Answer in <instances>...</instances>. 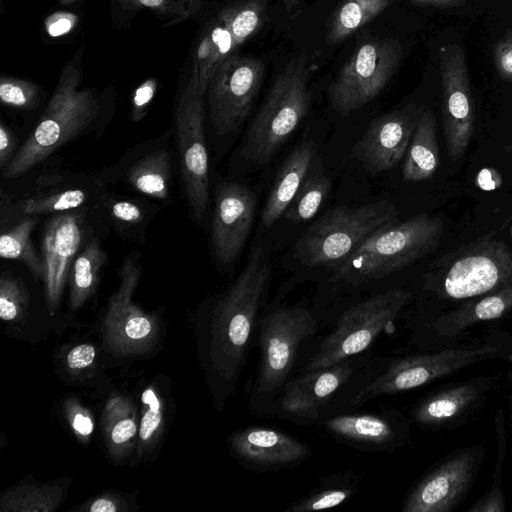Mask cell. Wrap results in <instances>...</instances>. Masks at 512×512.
<instances>
[{
	"label": "cell",
	"mask_w": 512,
	"mask_h": 512,
	"mask_svg": "<svg viewBox=\"0 0 512 512\" xmlns=\"http://www.w3.org/2000/svg\"><path fill=\"white\" fill-rule=\"evenodd\" d=\"M114 219L124 223H137L142 218L140 207L130 201L120 200L113 203L110 209Z\"/></svg>",
	"instance_id": "7bdbcfd3"
},
{
	"label": "cell",
	"mask_w": 512,
	"mask_h": 512,
	"mask_svg": "<svg viewBox=\"0 0 512 512\" xmlns=\"http://www.w3.org/2000/svg\"><path fill=\"white\" fill-rule=\"evenodd\" d=\"M316 156L315 143L306 140L297 146L282 163L262 211L261 220L264 227L270 228L283 216Z\"/></svg>",
	"instance_id": "7402d4cb"
},
{
	"label": "cell",
	"mask_w": 512,
	"mask_h": 512,
	"mask_svg": "<svg viewBox=\"0 0 512 512\" xmlns=\"http://www.w3.org/2000/svg\"><path fill=\"white\" fill-rule=\"evenodd\" d=\"M260 361L250 395V408L260 415L272 413L283 386L290 380L301 344L316 327L302 307L278 308L259 319Z\"/></svg>",
	"instance_id": "5b68a950"
},
{
	"label": "cell",
	"mask_w": 512,
	"mask_h": 512,
	"mask_svg": "<svg viewBox=\"0 0 512 512\" xmlns=\"http://www.w3.org/2000/svg\"><path fill=\"white\" fill-rule=\"evenodd\" d=\"M479 447L462 449L424 475L403 500V512H447L469 492L481 459Z\"/></svg>",
	"instance_id": "4fadbf2b"
},
{
	"label": "cell",
	"mask_w": 512,
	"mask_h": 512,
	"mask_svg": "<svg viewBox=\"0 0 512 512\" xmlns=\"http://www.w3.org/2000/svg\"><path fill=\"white\" fill-rule=\"evenodd\" d=\"M493 61L498 75L504 80L512 81V31L494 45Z\"/></svg>",
	"instance_id": "74e56055"
},
{
	"label": "cell",
	"mask_w": 512,
	"mask_h": 512,
	"mask_svg": "<svg viewBox=\"0 0 512 512\" xmlns=\"http://www.w3.org/2000/svg\"><path fill=\"white\" fill-rule=\"evenodd\" d=\"M508 381H509V387H510V410H511V427H512V367L508 373Z\"/></svg>",
	"instance_id": "c3c4849f"
},
{
	"label": "cell",
	"mask_w": 512,
	"mask_h": 512,
	"mask_svg": "<svg viewBox=\"0 0 512 512\" xmlns=\"http://www.w3.org/2000/svg\"><path fill=\"white\" fill-rule=\"evenodd\" d=\"M339 442L365 451H391L406 440L409 427L396 412L340 414L323 421Z\"/></svg>",
	"instance_id": "ffe728a7"
},
{
	"label": "cell",
	"mask_w": 512,
	"mask_h": 512,
	"mask_svg": "<svg viewBox=\"0 0 512 512\" xmlns=\"http://www.w3.org/2000/svg\"><path fill=\"white\" fill-rule=\"evenodd\" d=\"M488 384L467 382L431 394L414 406L411 419L422 427L446 424L479 401Z\"/></svg>",
	"instance_id": "603a6c76"
},
{
	"label": "cell",
	"mask_w": 512,
	"mask_h": 512,
	"mask_svg": "<svg viewBox=\"0 0 512 512\" xmlns=\"http://www.w3.org/2000/svg\"><path fill=\"white\" fill-rule=\"evenodd\" d=\"M419 5H432L436 7H452L462 4L465 0H409Z\"/></svg>",
	"instance_id": "7dc6e473"
},
{
	"label": "cell",
	"mask_w": 512,
	"mask_h": 512,
	"mask_svg": "<svg viewBox=\"0 0 512 512\" xmlns=\"http://www.w3.org/2000/svg\"><path fill=\"white\" fill-rule=\"evenodd\" d=\"M86 201V194L81 189H67L42 197H35L22 204L25 214H48L68 211L81 206Z\"/></svg>",
	"instance_id": "836d02e7"
},
{
	"label": "cell",
	"mask_w": 512,
	"mask_h": 512,
	"mask_svg": "<svg viewBox=\"0 0 512 512\" xmlns=\"http://www.w3.org/2000/svg\"><path fill=\"white\" fill-rule=\"evenodd\" d=\"M140 266L130 257L120 267V283L111 297L104 319L106 344L119 353H135L152 341L155 326L152 317L132 301L140 279Z\"/></svg>",
	"instance_id": "2e32d148"
},
{
	"label": "cell",
	"mask_w": 512,
	"mask_h": 512,
	"mask_svg": "<svg viewBox=\"0 0 512 512\" xmlns=\"http://www.w3.org/2000/svg\"><path fill=\"white\" fill-rule=\"evenodd\" d=\"M424 275L425 285L442 298L482 296L512 283V250L485 235L443 256Z\"/></svg>",
	"instance_id": "8992f818"
},
{
	"label": "cell",
	"mask_w": 512,
	"mask_h": 512,
	"mask_svg": "<svg viewBox=\"0 0 512 512\" xmlns=\"http://www.w3.org/2000/svg\"><path fill=\"white\" fill-rule=\"evenodd\" d=\"M154 95V87L150 83L140 86L133 99V119L140 120L145 115V107L151 101Z\"/></svg>",
	"instance_id": "ee69618b"
},
{
	"label": "cell",
	"mask_w": 512,
	"mask_h": 512,
	"mask_svg": "<svg viewBox=\"0 0 512 512\" xmlns=\"http://www.w3.org/2000/svg\"><path fill=\"white\" fill-rule=\"evenodd\" d=\"M176 134L186 199L193 215L201 219L209 199L208 154L201 93L189 92L178 109Z\"/></svg>",
	"instance_id": "5bb4252c"
},
{
	"label": "cell",
	"mask_w": 512,
	"mask_h": 512,
	"mask_svg": "<svg viewBox=\"0 0 512 512\" xmlns=\"http://www.w3.org/2000/svg\"><path fill=\"white\" fill-rule=\"evenodd\" d=\"M0 98L7 105L26 108L33 103L34 91L27 85L2 82L0 85Z\"/></svg>",
	"instance_id": "f35d334b"
},
{
	"label": "cell",
	"mask_w": 512,
	"mask_h": 512,
	"mask_svg": "<svg viewBox=\"0 0 512 512\" xmlns=\"http://www.w3.org/2000/svg\"><path fill=\"white\" fill-rule=\"evenodd\" d=\"M27 291L24 284L9 273L0 279V317L4 321H13L27 306Z\"/></svg>",
	"instance_id": "d590c367"
},
{
	"label": "cell",
	"mask_w": 512,
	"mask_h": 512,
	"mask_svg": "<svg viewBox=\"0 0 512 512\" xmlns=\"http://www.w3.org/2000/svg\"><path fill=\"white\" fill-rule=\"evenodd\" d=\"M309 72L307 57L302 55L278 74L247 131L241 147L243 158L263 165L295 132L310 106Z\"/></svg>",
	"instance_id": "277c9868"
},
{
	"label": "cell",
	"mask_w": 512,
	"mask_h": 512,
	"mask_svg": "<svg viewBox=\"0 0 512 512\" xmlns=\"http://www.w3.org/2000/svg\"><path fill=\"white\" fill-rule=\"evenodd\" d=\"M97 113V103L87 92H76L71 84L54 95L36 127L2 171L13 179L48 158L59 147L85 131Z\"/></svg>",
	"instance_id": "52a82bcc"
},
{
	"label": "cell",
	"mask_w": 512,
	"mask_h": 512,
	"mask_svg": "<svg viewBox=\"0 0 512 512\" xmlns=\"http://www.w3.org/2000/svg\"><path fill=\"white\" fill-rule=\"evenodd\" d=\"M264 64L247 56H232L214 73L210 115L217 134L235 132L250 113L263 80Z\"/></svg>",
	"instance_id": "8fae6325"
},
{
	"label": "cell",
	"mask_w": 512,
	"mask_h": 512,
	"mask_svg": "<svg viewBox=\"0 0 512 512\" xmlns=\"http://www.w3.org/2000/svg\"><path fill=\"white\" fill-rule=\"evenodd\" d=\"M143 5L149 7H157L162 4L163 0H139Z\"/></svg>",
	"instance_id": "681fc988"
},
{
	"label": "cell",
	"mask_w": 512,
	"mask_h": 512,
	"mask_svg": "<svg viewBox=\"0 0 512 512\" xmlns=\"http://www.w3.org/2000/svg\"><path fill=\"white\" fill-rule=\"evenodd\" d=\"M498 353L499 348L496 346H483L396 359L354 395L351 405L361 406L380 396L397 394L426 385L460 369L490 359Z\"/></svg>",
	"instance_id": "30bf717a"
},
{
	"label": "cell",
	"mask_w": 512,
	"mask_h": 512,
	"mask_svg": "<svg viewBox=\"0 0 512 512\" xmlns=\"http://www.w3.org/2000/svg\"><path fill=\"white\" fill-rule=\"evenodd\" d=\"M402 178L421 182L431 178L440 166L436 120L430 109H424L404 157Z\"/></svg>",
	"instance_id": "cb8c5ba5"
},
{
	"label": "cell",
	"mask_w": 512,
	"mask_h": 512,
	"mask_svg": "<svg viewBox=\"0 0 512 512\" xmlns=\"http://www.w3.org/2000/svg\"><path fill=\"white\" fill-rule=\"evenodd\" d=\"M398 214L389 200L355 208L337 206L300 235L294 245L295 257L307 267L335 268L372 234L396 222Z\"/></svg>",
	"instance_id": "3957f363"
},
{
	"label": "cell",
	"mask_w": 512,
	"mask_h": 512,
	"mask_svg": "<svg viewBox=\"0 0 512 512\" xmlns=\"http://www.w3.org/2000/svg\"><path fill=\"white\" fill-rule=\"evenodd\" d=\"M352 374L353 365L350 359L329 367L306 371L283 386L272 413L301 424L316 422L321 417L322 410L348 383Z\"/></svg>",
	"instance_id": "e0dca14e"
},
{
	"label": "cell",
	"mask_w": 512,
	"mask_h": 512,
	"mask_svg": "<svg viewBox=\"0 0 512 512\" xmlns=\"http://www.w3.org/2000/svg\"><path fill=\"white\" fill-rule=\"evenodd\" d=\"M471 300L442 316L438 328L443 335H453L479 321L498 319L512 309V283Z\"/></svg>",
	"instance_id": "d4e9b609"
},
{
	"label": "cell",
	"mask_w": 512,
	"mask_h": 512,
	"mask_svg": "<svg viewBox=\"0 0 512 512\" xmlns=\"http://www.w3.org/2000/svg\"><path fill=\"white\" fill-rule=\"evenodd\" d=\"M443 232V222L427 213L397 220L376 231L333 268L328 281L358 287L382 279L434 251Z\"/></svg>",
	"instance_id": "7a4b0ae2"
},
{
	"label": "cell",
	"mask_w": 512,
	"mask_h": 512,
	"mask_svg": "<svg viewBox=\"0 0 512 512\" xmlns=\"http://www.w3.org/2000/svg\"><path fill=\"white\" fill-rule=\"evenodd\" d=\"M271 271L268 253L263 246H257L214 310L210 364L223 400L234 393L247 360Z\"/></svg>",
	"instance_id": "6da1fadb"
},
{
	"label": "cell",
	"mask_w": 512,
	"mask_h": 512,
	"mask_svg": "<svg viewBox=\"0 0 512 512\" xmlns=\"http://www.w3.org/2000/svg\"><path fill=\"white\" fill-rule=\"evenodd\" d=\"M86 510L90 512H116L119 508L111 498L100 497L95 499Z\"/></svg>",
	"instance_id": "f6af8a7d"
},
{
	"label": "cell",
	"mask_w": 512,
	"mask_h": 512,
	"mask_svg": "<svg viewBox=\"0 0 512 512\" xmlns=\"http://www.w3.org/2000/svg\"><path fill=\"white\" fill-rule=\"evenodd\" d=\"M106 254L97 239H92L77 254L70 273V305L78 308L95 291Z\"/></svg>",
	"instance_id": "4316f807"
},
{
	"label": "cell",
	"mask_w": 512,
	"mask_h": 512,
	"mask_svg": "<svg viewBox=\"0 0 512 512\" xmlns=\"http://www.w3.org/2000/svg\"><path fill=\"white\" fill-rule=\"evenodd\" d=\"M424 108L409 103L370 122L351 156L371 174L396 167L405 157Z\"/></svg>",
	"instance_id": "9a60e30c"
},
{
	"label": "cell",
	"mask_w": 512,
	"mask_h": 512,
	"mask_svg": "<svg viewBox=\"0 0 512 512\" xmlns=\"http://www.w3.org/2000/svg\"><path fill=\"white\" fill-rule=\"evenodd\" d=\"M442 115L447 152L453 162L467 152L475 127V108L463 49L455 44L440 49Z\"/></svg>",
	"instance_id": "7c38bea8"
},
{
	"label": "cell",
	"mask_w": 512,
	"mask_h": 512,
	"mask_svg": "<svg viewBox=\"0 0 512 512\" xmlns=\"http://www.w3.org/2000/svg\"><path fill=\"white\" fill-rule=\"evenodd\" d=\"M81 241L82 227L77 215L60 214L46 222L42 242L43 279L51 312L58 306Z\"/></svg>",
	"instance_id": "44dd1931"
},
{
	"label": "cell",
	"mask_w": 512,
	"mask_h": 512,
	"mask_svg": "<svg viewBox=\"0 0 512 512\" xmlns=\"http://www.w3.org/2000/svg\"><path fill=\"white\" fill-rule=\"evenodd\" d=\"M171 173L170 155L157 150L143 157L128 171L129 184L142 194L165 199L169 192Z\"/></svg>",
	"instance_id": "83f0119b"
},
{
	"label": "cell",
	"mask_w": 512,
	"mask_h": 512,
	"mask_svg": "<svg viewBox=\"0 0 512 512\" xmlns=\"http://www.w3.org/2000/svg\"><path fill=\"white\" fill-rule=\"evenodd\" d=\"M410 297L409 292L394 289L347 309L334 330L320 343L306 365V371L335 365L365 351L397 317Z\"/></svg>",
	"instance_id": "ba28073f"
},
{
	"label": "cell",
	"mask_w": 512,
	"mask_h": 512,
	"mask_svg": "<svg viewBox=\"0 0 512 512\" xmlns=\"http://www.w3.org/2000/svg\"><path fill=\"white\" fill-rule=\"evenodd\" d=\"M391 0H346L334 15L327 40L337 43L368 23L383 11Z\"/></svg>",
	"instance_id": "4dcf8cb0"
},
{
	"label": "cell",
	"mask_w": 512,
	"mask_h": 512,
	"mask_svg": "<svg viewBox=\"0 0 512 512\" xmlns=\"http://www.w3.org/2000/svg\"><path fill=\"white\" fill-rule=\"evenodd\" d=\"M228 445L245 468L257 473L292 468L312 455L311 448L301 440L267 427L237 430L229 436Z\"/></svg>",
	"instance_id": "ac0fdd59"
},
{
	"label": "cell",
	"mask_w": 512,
	"mask_h": 512,
	"mask_svg": "<svg viewBox=\"0 0 512 512\" xmlns=\"http://www.w3.org/2000/svg\"><path fill=\"white\" fill-rule=\"evenodd\" d=\"M256 195L248 187L225 182L215 193L211 240L218 260L228 264L240 255L254 223Z\"/></svg>",
	"instance_id": "d6986e66"
},
{
	"label": "cell",
	"mask_w": 512,
	"mask_h": 512,
	"mask_svg": "<svg viewBox=\"0 0 512 512\" xmlns=\"http://www.w3.org/2000/svg\"><path fill=\"white\" fill-rule=\"evenodd\" d=\"M18 140L12 130L0 123V168L3 171L16 154Z\"/></svg>",
	"instance_id": "b9f144b4"
},
{
	"label": "cell",
	"mask_w": 512,
	"mask_h": 512,
	"mask_svg": "<svg viewBox=\"0 0 512 512\" xmlns=\"http://www.w3.org/2000/svg\"><path fill=\"white\" fill-rule=\"evenodd\" d=\"M402 52L395 39H376L362 44L328 88L332 108L346 116L372 101L396 72Z\"/></svg>",
	"instance_id": "9c48e42d"
},
{
	"label": "cell",
	"mask_w": 512,
	"mask_h": 512,
	"mask_svg": "<svg viewBox=\"0 0 512 512\" xmlns=\"http://www.w3.org/2000/svg\"><path fill=\"white\" fill-rule=\"evenodd\" d=\"M61 494L55 487H22L9 492L1 500L3 511H52Z\"/></svg>",
	"instance_id": "1f68e13d"
},
{
	"label": "cell",
	"mask_w": 512,
	"mask_h": 512,
	"mask_svg": "<svg viewBox=\"0 0 512 512\" xmlns=\"http://www.w3.org/2000/svg\"><path fill=\"white\" fill-rule=\"evenodd\" d=\"M359 481L357 474L353 472L330 476L286 511L307 512L339 506L356 494Z\"/></svg>",
	"instance_id": "f1b7e54d"
},
{
	"label": "cell",
	"mask_w": 512,
	"mask_h": 512,
	"mask_svg": "<svg viewBox=\"0 0 512 512\" xmlns=\"http://www.w3.org/2000/svg\"><path fill=\"white\" fill-rule=\"evenodd\" d=\"M503 150L512 157V144L505 145L503 147Z\"/></svg>",
	"instance_id": "f907efd6"
},
{
	"label": "cell",
	"mask_w": 512,
	"mask_h": 512,
	"mask_svg": "<svg viewBox=\"0 0 512 512\" xmlns=\"http://www.w3.org/2000/svg\"><path fill=\"white\" fill-rule=\"evenodd\" d=\"M67 414L71 427L76 435L81 438H88L94 430L92 418L86 410L75 402L67 406Z\"/></svg>",
	"instance_id": "ab89813d"
},
{
	"label": "cell",
	"mask_w": 512,
	"mask_h": 512,
	"mask_svg": "<svg viewBox=\"0 0 512 512\" xmlns=\"http://www.w3.org/2000/svg\"><path fill=\"white\" fill-rule=\"evenodd\" d=\"M38 217L29 215L0 236V255L4 259L22 262L36 279L44 278V263L33 246L31 234Z\"/></svg>",
	"instance_id": "f546056e"
},
{
	"label": "cell",
	"mask_w": 512,
	"mask_h": 512,
	"mask_svg": "<svg viewBox=\"0 0 512 512\" xmlns=\"http://www.w3.org/2000/svg\"><path fill=\"white\" fill-rule=\"evenodd\" d=\"M142 403L147 406L143 409L138 434L142 447L149 444L158 433L162 425V405L154 389H145L141 397Z\"/></svg>",
	"instance_id": "8d00e7d4"
},
{
	"label": "cell",
	"mask_w": 512,
	"mask_h": 512,
	"mask_svg": "<svg viewBox=\"0 0 512 512\" xmlns=\"http://www.w3.org/2000/svg\"><path fill=\"white\" fill-rule=\"evenodd\" d=\"M331 185L330 177L324 173L321 162L316 156L307 176L282 217L295 224L312 219L326 200Z\"/></svg>",
	"instance_id": "484cf974"
},
{
	"label": "cell",
	"mask_w": 512,
	"mask_h": 512,
	"mask_svg": "<svg viewBox=\"0 0 512 512\" xmlns=\"http://www.w3.org/2000/svg\"><path fill=\"white\" fill-rule=\"evenodd\" d=\"M113 405L116 409V412H114V409L110 404L108 407L113 410L116 416L112 417L111 414L107 413L106 417L108 442L110 448H112L113 451H120V449L125 448L128 443L131 442V440L136 436L138 427L134 417H129V407L127 406L126 402H124L121 414H119L121 400H114Z\"/></svg>",
	"instance_id": "e575fe53"
},
{
	"label": "cell",
	"mask_w": 512,
	"mask_h": 512,
	"mask_svg": "<svg viewBox=\"0 0 512 512\" xmlns=\"http://www.w3.org/2000/svg\"><path fill=\"white\" fill-rule=\"evenodd\" d=\"M497 434V459L493 473V482L486 494L469 509L470 512H503L505 511V499L501 490V473L505 458L506 439L504 429V417L499 410L495 417Z\"/></svg>",
	"instance_id": "d6a6232c"
},
{
	"label": "cell",
	"mask_w": 512,
	"mask_h": 512,
	"mask_svg": "<svg viewBox=\"0 0 512 512\" xmlns=\"http://www.w3.org/2000/svg\"><path fill=\"white\" fill-rule=\"evenodd\" d=\"M298 0H284V3L286 5V7H291L292 5H294Z\"/></svg>",
	"instance_id": "816d5d0a"
},
{
	"label": "cell",
	"mask_w": 512,
	"mask_h": 512,
	"mask_svg": "<svg viewBox=\"0 0 512 512\" xmlns=\"http://www.w3.org/2000/svg\"><path fill=\"white\" fill-rule=\"evenodd\" d=\"M96 356L93 345L83 343L72 348L66 357L67 365L72 370H80L90 366Z\"/></svg>",
	"instance_id": "60d3db41"
},
{
	"label": "cell",
	"mask_w": 512,
	"mask_h": 512,
	"mask_svg": "<svg viewBox=\"0 0 512 512\" xmlns=\"http://www.w3.org/2000/svg\"><path fill=\"white\" fill-rule=\"evenodd\" d=\"M71 26L72 22L69 19L61 18L49 26L48 32L53 37L60 36L67 33L71 29Z\"/></svg>",
	"instance_id": "bcb514c9"
}]
</instances>
